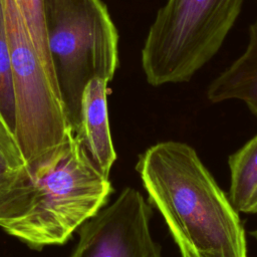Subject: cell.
I'll return each instance as SVG.
<instances>
[{"label":"cell","mask_w":257,"mask_h":257,"mask_svg":"<svg viewBox=\"0 0 257 257\" xmlns=\"http://www.w3.org/2000/svg\"><path fill=\"white\" fill-rule=\"evenodd\" d=\"M252 214H257V197H256V201L254 204V208H253V213Z\"/></svg>","instance_id":"5bb4252c"},{"label":"cell","mask_w":257,"mask_h":257,"mask_svg":"<svg viewBox=\"0 0 257 257\" xmlns=\"http://www.w3.org/2000/svg\"><path fill=\"white\" fill-rule=\"evenodd\" d=\"M36 182L40 196L33 209L0 228L38 251L65 244L113 192L109 178L99 172L75 137L56 165Z\"/></svg>","instance_id":"5b68a950"},{"label":"cell","mask_w":257,"mask_h":257,"mask_svg":"<svg viewBox=\"0 0 257 257\" xmlns=\"http://www.w3.org/2000/svg\"><path fill=\"white\" fill-rule=\"evenodd\" d=\"M32 44L52 82L58 86L48 47L44 0H16ZM59 88V87H58Z\"/></svg>","instance_id":"8fae6325"},{"label":"cell","mask_w":257,"mask_h":257,"mask_svg":"<svg viewBox=\"0 0 257 257\" xmlns=\"http://www.w3.org/2000/svg\"><path fill=\"white\" fill-rule=\"evenodd\" d=\"M228 165V197L238 212L252 214L257 197V135L229 156Z\"/></svg>","instance_id":"30bf717a"},{"label":"cell","mask_w":257,"mask_h":257,"mask_svg":"<svg viewBox=\"0 0 257 257\" xmlns=\"http://www.w3.org/2000/svg\"><path fill=\"white\" fill-rule=\"evenodd\" d=\"M12 63L14 136L32 178L46 175L73 140L60 90L48 76L16 0H1Z\"/></svg>","instance_id":"7a4b0ae2"},{"label":"cell","mask_w":257,"mask_h":257,"mask_svg":"<svg viewBox=\"0 0 257 257\" xmlns=\"http://www.w3.org/2000/svg\"><path fill=\"white\" fill-rule=\"evenodd\" d=\"M0 115L7 126L15 132V97L12 75V63L4 23L2 1L0 0Z\"/></svg>","instance_id":"7c38bea8"},{"label":"cell","mask_w":257,"mask_h":257,"mask_svg":"<svg viewBox=\"0 0 257 257\" xmlns=\"http://www.w3.org/2000/svg\"><path fill=\"white\" fill-rule=\"evenodd\" d=\"M244 0H168L152 23L142 67L153 86L189 81L219 51Z\"/></svg>","instance_id":"277c9868"},{"label":"cell","mask_w":257,"mask_h":257,"mask_svg":"<svg viewBox=\"0 0 257 257\" xmlns=\"http://www.w3.org/2000/svg\"><path fill=\"white\" fill-rule=\"evenodd\" d=\"M48 47L73 132L93 77L110 81L118 67V33L101 0H44Z\"/></svg>","instance_id":"3957f363"},{"label":"cell","mask_w":257,"mask_h":257,"mask_svg":"<svg viewBox=\"0 0 257 257\" xmlns=\"http://www.w3.org/2000/svg\"><path fill=\"white\" fill-rule=\"evenodd\" d=\"M153 206L136 188L124 187L116 199L82 224L69 257H163L151 233Z\"/></svg>","instance_id":"8992f818"},{"label":"cell","mask_w":257,"mask_h":257,"mask_svg":"<svg viewBox=\"0 0 257 257\" xmlns=\"http://www.w3.org/2000/svg\"><path fill=\"white\" fill-rule=\"evenodd\" d=\"M108 82L105 78L93 77L86 84L81 97L79 125L74 134L93 164L107 178L117 158L108 120Z\"/></svg>","instance_id":"ba28073f"},{"label":"cell","mask_w":257,"mask_h":257,"mask_svg":"<svg viewBox=\"0 0 257 257\" xmlns=\"http://www.w3.org/2000/svg\"><path fill=\"white\" fill-rule=\"evenodd\" d=\"M248 34L245 51L210 83L207 98L213 103L242 100L257 116V20L250 25Z\"/></svg>","instance_id":"9c48e42d"},{"label":"cell","mask_w":257,"mask_h":257,"mask_svg":"<svg viewBox=\"0 0 257 257\" xmlns=\"http://www.w3.org/2000/svg\"><path fill=\"white\" fill-rule=\"evenodd\" d=\"M39 196L15 136L0 115V227L25 217Z\"/></svg>","instance_id":"52a82bcc"},{"label":"cell","mask_w":257,"mask_h":257,"mask_svg":"<svg viewBox=\"0 0 257 257\" xmlns=\"http://www.w3.org/2000/svg\"><path fill=\"white\" fill-rule=\"evenodd\" d=\"M136 171L182 257H248L239 212L194 148L157 143L139 156Z\"/></svg>","instance_id":"6da1fadb"},{"label":"cell","mask_w":257,"mask_h":257,"mask_svg":"<svg viewBox=\"0 0 257 257\" xmlns=\"http://www.w3.org/2000/svg\"><path fill=\"white\" fill-rule=\"evenodd\" d=\"M250 235H251L252 237H254V238L257 240V229L251 231V232H250Z\"/></svg>","instance_id":"4fadbf2b"}]
</instances>
